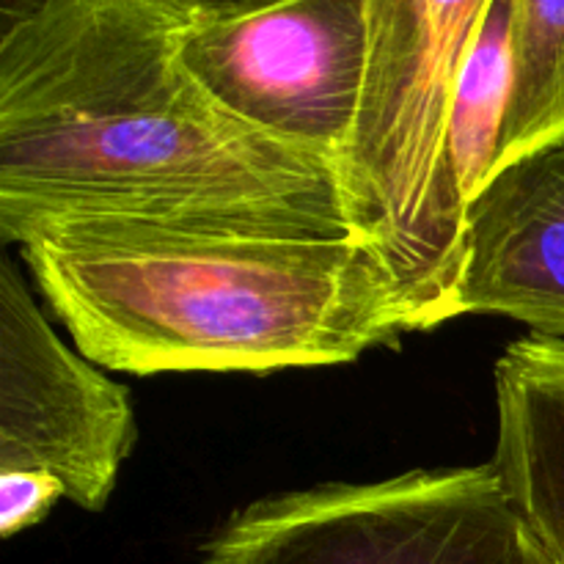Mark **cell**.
<instances>
[{"instance_id":"cell-7","label":"cell","mask_w":564,"mask_h":564,"mask_svg":"<svg viewBox=\"0 0 564 564\" xmlns=\"http://www.w3.org/2000/svg\"><path fill=\"white\" fill-rule=\"evenodd\" d=\"M460 314H499L564 339V149L510 165L474 198Z\"/></svg>"},{"instance_id":"cell-4","label":"cell","mask_w":564,"mask_h":564,"mask_svg":"<svg viewBox=\"0 0 564 564\" xmlns=\"http://www.w3.org/2000/svg\"><path fill=\"white\" fill-rule=\"evenodd\" d=\"M202 564H551L490 463L330 482L237 510Z\"/></svg>"},{"instance_id":"cell-10","label":"cell","mask_w":564,"mask_h":564,"mask_svg":"<svg viewBox=\"0 0 564 564\" xmlns=\"http://www.w3.org/2000/svg\"><path fill=\"white\" fill-rule=\"evenodd\" d=\"M512 80V0H490L452 108V163L466 204L488 187Z\"/></svg>"},{"instance_id":"cell-2","label":"cell","mask_w":564,"mask_h":564,"mask_svg":"<svg viewBox=\"0 0 564 564\" xmlns=\"http://www.w3.org/2000/svg\"><path fill=\"white\" fill-rule=\"evenodd\" d=\"M77 352L113 372H275L356 361L408 334L358 237L72 220L22 242Z\"/></svg>"},{"instance_id":"cell-6","label":"cell","mask_w":564,"mask_h":564,"mask_svg":"<svg viewBox=\"0 0 564 564\" xmlns=\"http://www.w3.org/2000/svg\"><path fill=\"white\" fill-rule=\"evenodd\" d=\"M127 386L58 339L20 268L0 259V474L47 471L88 512L108 505L135 446Z\"/></svg>"},{"instance_id":"cell-9","label":"cell","mask_w":564,"mask_h":564,"mask_svg":"<svg viewBox=\"0 0 564 564\" xmlns=\"http://www.w3.org/2000/svg\"><path fill=\"white\" fill-rule=\"evenodd\" d=\"M564 149V3L512 0V80L496 174Z\"/></svg>"},{"instance_id":"cell-11","label":"cell","mask_w":564,"mask_h":564,"mask_svg":"<svg viewBox=\"0 0 564 564\" xmlns=\"http://www.w3.org/2000/svg\"><path fill=\"white\" fill-rule=\"evenodd\" d=\"M61 496H66L64 485L47 471L0 474V534L14 538L22 529H31Z\"/></svg>"},{"instance_id":"cell-3","label":"cell","mask_w":564,"mask_h":564,"mask_svg":"<svg viewBox=\"0 0 564 564\" xmlns=\"http://www.w3.org/2000/svg\"><path fill=\"white\" fill-rule=\"evenodd\" d=\"M488 9L369 0L367 77L336 174L352 235L394 279L408 334L457 317L468 204L452 163V108Z\"/></svg>"},{"instance_id":"cell-5","label":"cell","mask_w":564,"mask_h":564,"mask_svg":"<svg viewBox=\"0 0 564 564\" xmlns=\"http://www.w3.org/2000/svg\"><path fill=\"white\" fill-rule=\"evenodd\" d=\"M180 58L226 113L336 169L367 77L369 0H187Z\"/></svg>"},{"instance_id":"cell-1","label":"cell","mask_w":564,"mask_h":564,"mask_svg":"<svg viewBox=\"0 0 564 564\" xmlns=\"http://www.w3.org/2000/svg\"><path fill=\"white\" fill-rule=\"evenodd\" d=\"M185 9L0 6V240L72 220L356 237L334 165L242 124L193 80Z\"/></svg>"},{"instance_id":"cell-8","label":"cell","mask_w":564,"mask_h":564,"mask_svg":"<svg viewBox=\"0 0 564 564\" xmlns=\"http://www.w3.org/2000/svg\"><path fill=\"white\" fill-rule=\"evenodd\" d=\"M496 408L501 494L545 560L564 564V339L512 341L496 364Z\"/></svg>"}]
</instances>
